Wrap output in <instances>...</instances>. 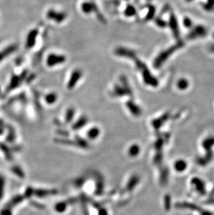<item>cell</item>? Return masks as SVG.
<instances>
[{
  "label": "cell",
  "instance_id": "d6986e66",
  "mask_svg": "<svg viewBox=\"0 0 214 215\" xmlns=\"http://www.w3.org/2000/svg\"><path fill=\"white\" fill-rule=\"evenodd\" d=\"M188 86V82L185 79H182L177 82V87L181 90H184Z\"/></svg>",
  "mask_w": 214,
  "mask_h": 215
},
{
  "label": "cell",
  "instance_id": "8fae6325",
  "mask_svg": "<svg viewBox=\"0 0 214 215\" xmlns=\"http://www.w3.org/2000/svg\"><path fill=\"white\" fill-rule=\"evenodd\" d=\"M174 167L175 171H177V173H183V171H185V170L187 169V163L186 160H178L175 162Z\"/></svg>",
  "mask_w": 214,
  "mask_h": 215
},
{
  "label": "cell",
  "instance_id": "9c48e42d",
  "mask_svg": "<svg viewBox=\"0 0 214 215\" xmlns=\"http://www.w3.org/2000/svg\"><path fill=\"white\" fill-rule=\"evenodd\" d=\"M47 17L49 19L57 21V23H61L66 18V15L63 13H58V12L51 10L47 13Z\"/></svg>",
  "mask_w": 214,
  "mask_h": 215
},
{
  "label": "cell",
  "instance_id": "52a82bcc",
  "mask_svg": "<svg viewBox=\"0 0 214 215\" xmlns=\"http://www.w3.org/2000/svg\"><path fill=\"white\" fill-rule=\"evenodd\" d=\"M38 30L33 29L28 34L27 40H26V46L27 48H32V47L35 45L37 36H38Z\"/></svg>",
  "mask_w": 214,
  "mask_h": 215
},
{
  "label": "cell",
  "instance_id": "603a6c76",
  "mask_svg": "<svg viewBox=\"0 0 214 215\" xmlns=\"http://www.w3.org/2000/svg\"><path fill=\"white\" fill-rule=\"evenodd\" d=\"M74 111L72 109H71V110H68V111L67 112V114H66V120H70L72 118V116H74Z\"/></svg>",
  "mask_w": 214,
  "mask_h": 215
},
{
  "label": "cell",
  "instance_id": "ba28073f",
  "mask_svg": "<svg viewBox=\"0 0 214 215\" xmlns=\"http://www.w3.org/2000/svg\"><path fill=\"white\" fill-rule=\"evenodd\" d=\"M17 49L16 45H11L3 50L0 51V62H2L5 58L8 57L12 53H13Z\"/></svg>",
  "mask_w": 214,
  "mask_h": 215
},
{
  "label": "cell",
  "instance_id": "277c9868",
  "mask_svg": "<svg viewBox=\"0 0 214 215\" xmlns=\"http://www.w3.org/2000/svg\"><path fill=\"white\" fill-rule=\"evenodd\" d=\"M66 57L63 55L52 54L48 57L47 64L49 67H53L56 65L63 64L66 61Z\"/></svg>",
  "mask_w": 214,
  "mask_h": 215
},
{
  "label": "cell",
  "instance_id": "6da1fadb",
  "mask_svg": "<svg viewBox=\"0 0 214 215\" xmlns=\"http://www.w3.org/2000/svg\"><path fill=\"white\" fill-rule=\"evenodd\" d=\"M184 45V43L182 41H179L175 45L170 47L168 49H166V50L161 52L160 54L158 55V57H156L154 61V67L155 68H159L161 65H162L166 60L168 59L172 54L175 52L177 49H180Z\"/></svg>",
  "mask_w": 214,
  "mask_h": 215
},
{
  "label": "cell",
  "instance_id": "8992f818",
  "mask_svg": "<svg viewBox=\"0 0 214 215\" xmlns=\"http://www.w3.org/2000/svg\"><path fill=\"white\" fill-rule=\"evenodd\" d=\"M169 25L171 29L173 35L176 38H178L179 37V26L177 23V20L176 19V17L174 14H171L170 17V22H169Z\"/></svg>",
  "mask_w": 214,
  "mask_h": 215
},
{
  "label": "cell",
  "instance_id": "4fadbf2b",
  "mask_svg": "<svg viewBox=\"0 0 214 215\" xmlns=\"http://www.w3.org/2000/svg\"><path fill=\"white\" fill-rule=\"evenodd\" d=\"M140 151H141V148H139L138 145L137 144H134L131 146H129L128 150H127L128 155L132 157H135L136 156H138V155L139 152H140Z\"/></svg>",
  "mask_w": 214,
  "mask_h": 215
},
{
  "label": "cell",
  "instance_id": "83f0119b",
  "mask_svg": "<svg viewBox=\"0 0 214 215\" xmlns=\"http://www.w3.org/2000/svg\"><path fill=\"white\" fill-rule=\"evenodd\" d=\"M149 1H150V0H149Z\"/></svg>",
  "mask_w": 214,
  "mask_h": 215
},
{
  "label": "cell",
  "instance_id": "d4e9b609",
  "mask_svg": "<svg viewBox=\"0 0 214 215\" xmlns=\"http://www.w3.org/2000/svg\"><path fill=\"white\" fill-rule=\"evenodd\" d=\"M156 23L158 26L160 27H164L166 26V23L163 20H161V18H157L156 20Z\"/></svg>",
  "mask_w": 214,
  "mask_h": 215
},
{
  "label": "cell",
  "instance_id": "30bf717a",
  "mask_svg": "<svg viewBox=\"0 0 214 215\" xmlns=\"http://www.w3.org/2000/svg\"><path fill=\"white\" fill-rule=\"evenodd\" d=\"M116 54L118 56H122V57H125L127 58L135 57V53L134 52L123 48L117 49L116 50Z\"/></svg>",
  "mask_w": 214,
  "mask_h": 215
},
{
  "label": "cell",
  "instance_id": "f1b7e54d",
  "mask_svg": "<svg viewBox=\"0 0 214 215\" xmlns=\"http://www.w3.org/2000/svg\"><path fill=\"white\" fill-rule=\"evenodd\" d=\"M213 36H214V35H213Z\"/></svg>",
  "mask_w": 214,
  "mask_h": 215
},
{
  "label": "cell",
  "instance_id": "ffe728a7",
  "mask_svg": "<svg viewBox=\"0 0 214 215\" xmlns=\"http://www.w3.org/2000/svg\"><path fill=\"white\" fill-rule=\"evenodd\" d=\"M136 8L133 6H128L125 10V15L128 17H131L136 14Z\"/></svg>",
  "mask_w": 214,
  "mask_h": 215
},
{
  "label": "cell",
  "instance_id": "e0dca14e",
  "mask_svg": "<svg viewBox=\"0 0 214 215\" xmlns=\"http://www.w3.org/2000/svg\"><path fill=\"white\" fill-rule=\"evenodd\" d=\"M100 135V130L98 128H92L88 132V136L91 139H95Z\"/></svg>",
  "mask_w": 214,
  "mask_h": 215
},
{
  "label": "cell",
  "instance_id": "484cf974",
  "mask_svg": "<svg viewBox=\"0 0 214 215\" xmlns=\"http://www.w3.org/2000/svg\"><path fill=\"white\" fill-rule=\"evenodd\" d=\"M210 50L212 51V52H214V45H212V47H211V48H210Z\"/></svg>",
  "mask_w": 214,
  "mask_h": 215
},
{
  "label": "cell",
  "instance_id": "2e32d148",
  "mask_svg": "<svg viewBox=\"0 0 214 215\" xmlns=\"http://www.w3.org/2000/svg\"><path fill=\"white\" fill-rule=\"evenodd\" d=\"M20 82V77H18V76H15L13 77V79H11V82L10 85L8 86V89L9 90H11V89H13L14 88H15L17 86L19 85V84Z\"/></svg>",
  "mask_w": 214,
  "mask_h": 215
},
{
  "label": "cell",
  "instance_id": "cb8c5ba5",
  "mask_svg": "<svg viewBox=\"0 0 214 215\" xmlns=\"http://www.w3.org/2000/svg\"><path fill=\"white\" fill-rule=\"evenodd\" d=\"M184 23V25L186 27H187V28H190L192 26V22L188 18H184V23Z\"/></svg>",
  "mask_w": 214,
  "mask_h": 215
},
{
  "label": "cell",
  "instance_id": "44dd1931",
  "mask_svg": "<svg viewBox=\"0 0 214 215\" xmlns=\"http://www.w3.org/2000/svg\"><path fill=\"white\" fill-rule=\"evenodd\" d=\"M214 7V0H208L207 2L204 4V8L206 10H211Z\"/></svg>",
  "mask_w": 214,
  "mask_h": 215
},
{
  "label": "cell",
  "instance_id": "5bb4252c",
  "mask_svg": "<svg viewBox=\"0 0 214 215\" xmlns=\"http://www.w3.org/2000/svg\"><path fill=\"white\" fill-rule=\"evenodd\" d=\"M82 11L86 13H91V12L93 11L94 10L93 4H92L91 3H88V2L83 3L82 6Z\"/></svg>",
  "mask_w": 214,
  "mask_h": 215
},
{
  "label": "cell",
  "instance_id": "4316f807",
  "mask_svg": "<svg viewBox=\"0 0 214 215\" xmlns=\"http://www.w3.org/2000/svg\"><path fill=\"white\" fill-rule=\"evenodd\" d=\"M187 2H191V1H193V0H187Z\"/></svg>",
  "mask_w": 214,
  "mask_h": 215
},
{
  "label": "cell",
  "instance_id": "9a60e30c",
  "mask_svg": "<svg viewBox=\"0 0 214 215\" xmlns=\"http://www.w3.org/2000/svg\"><path fill=\"white\" fill-rule=\"evenodd\" d=\"M168 116H169V114H166L165 115H163V116H161V118H158V119H156V120H154L153 121V125L155 127V128H158L161 124H163V121H165L167 118H168Z\"/></svg>",
  "mask_w": 214,
  "mask_h": 215
},
{
  "label": "cell",
  "instance_id": "7a4b0ae2",
  "mask_svg": "<svg viewBox=\"0 0 214 215\" xmlns=\"http://www.w3.org/2000/svg\"><path fill=\"white\" fill-rule=\"evenodd\" d=\"M136 66H137L139 70L141 71L142 78H143L145 82L147 84L152 86H157L158 85L157 79L154 78V77L150 73V71L147 69L146 65L142 63V62L136 60Z\"/></svg>",
  "mask_w": 214,
  "mask_h": 215
},
{
  "label": "cell",
  "instance_id": "7c38bea8",
  "mask_svg": "<svg viewBox=\"0 0 214 215\" xmlns=\"http://www.w3.org/2000/svg\"><path fill=\"white\" fill-rule=\"evenodd\" d=\"M127 106L132 114L135 115V116H139V115L141 114V108H139L138 106L133 102H128L127 103Z\"/></svg>",
  "mask_w": 214,
  "mask_h": 215
},
{
  "label": "cell",
  "instance_id": "ac0fdd59",
  "mask_svg": "<svg viewBox=\"0 0 214 215\" xmlns=\"http://www.w3.org/2000/svg\"><path fill=\"white\" fill-rule=\"evenodd\" d=\"M57 96L54 93H49V94L46 95L45 97V101L47 102L48 104H53L57 101Z\"/></svg>",
  "mask_w": 214,
  "mask_h": 215
},
{
  "label": "cell",
  "instance_id": "7402d4cb",
  "mask_svg": "<svg viewBox=\"0 0 214 215\" xmlns=\"http://www.w3.org/2000/svg\"><path fill=\"white\" fill-rule=\"evenodd\" d=\"M155 13V8L153 7H150V10H149L147 16V20H150L153 18L154 15Z\"/></svg>",
  "mask_w": 214,
  "mask_h": 215
},
{
  "label": "cell",
  "instance_id": "5b68a950",
  "mask_svg": "<svg viewBox=\"0 0 214 215\" xmlns=\"http://www.w3.org/2000/svg\"><path fill=\"white\" fill-rule=\"evenodd\" d=\"M82 75V71L79 70H74L70 76L69 82H68V84H67V88L69 89H72V88H74V87L77 84V82L80 79Z\"/></svg>",
  "mask_w": 214,
  "mask_h": 215
},
{
  "label": "cell",
  "instance_id": "3957f363",
  "mask_svg": "<svg viewBox=\"0 0 214 215\" xmlns=\"http://www.w3.org/2000/svg\"><path fill=\"white\" fill-rule=\"evenodd\" d=\"M207 33V30L203 26H197L194 27L193 29L191 31V32L188 33V38L191 40L196 39L200 37H203Z\"/></svg>",
  "mask_w": 214,
  "mask_h": 215
}]
</instances>
